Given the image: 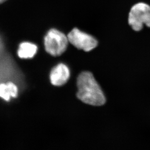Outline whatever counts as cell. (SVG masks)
Here are the masks:
<instances>
[{
  "instance_id": "1",
  "label": "cell",
  "mask_w": 150,
  "mask_h": 150,
  "mask_svg": "<svg viewBox=\"0 0 150 150\" xmlns=\"http://www.w3.org/2000/svg\"><path fill=\"white\" fill-rule=\"evenodd\" d=\"M77 96L84 103L101 106L106 101L105 95L93 75L90 72L81 73L77 79Z\"/></svg>"
},
{
  "instance_id": "2",
  "label": "cell",
  "mask_w": 150,
  "mask_h": 150,
  "mask_svg": "<svg viewBox=\"0 0 150 150\" xmlns=\"http://www.w3.org/2000/svg\"><path fill=\"white\" fill-rule=\"evenodd\" d=\"M128 23L136 31H139L144 25L150 27V6L139 3L132 6L128 15Z\"/></svg>"
},
{
  "instance_id": "3",
  "label": "cell",
  "mask_w": 150,
  "mask_h": 150,
  "mask_svg": "<svg viewBox=\"0 0 150 150\" xmlns=\"http://www.w3.org/2000/svg\"><path fill=\"white\" fill-rule=\"evenodd\" d=\"M68 37L58 30L52 29L49 31L44 38V46L48 53L54 57L61 55L67 49Z\"/></svg>"
},
{
  "instance_id": "4",
  "label": "cell",
  "mask_w": 150,
  "mask_h": 150,
  "mask_svg": "<svg viewBox=\"0 0 150 150\" xmlns=\"http://www.w3.org/2000/svg\"><path fill=\"white\" fill-rule=\"evenodd\" d=\"M69 41L74 47L85 52H89L98 45V41L92 35L77 28L72 29L68 35Z\"/></svg>"
},
{
  "instance_id": "5",
  "label": "cell",
  "mask_w": 150,
  "mask_h": 150,
  "mask_svg": "<svg viewBox=\"0 0 150 150\" xmlns=\"http://www.w3.org/2000/svg\"><path fill=\"white\" fill-rule=\"evenodd\" d=\"M69 76L70 72L67 66L64 64H58L51 71V83L55 86H61L67 83Z\"/></svg>"
},
{
  "instance_id": "6",
  "label": "cell",
  "mask_w": 150,
  "mask_h": 150,
  "mask_svg": "<svg viewBox=\"0 0 150 150\" xmlns=\"http://www.w3.org/2000/svg\"><path fill=\"white\" fill-rule=\"evenodd\" d=\"M38 51V47L32 43L24 42L19 46L18 55L23 59L33 58Z\"/></svg>"
},
{
  "instance_id": "7",
  "label": "cell",
  "mask_w": 150,
  "mask_h": 150,
  "mask_svg": "<svg viewBox=\"0 0 150 150\" xmlns=\"http://www.w3.org/2000/svg\"><path fill=\"white\" fill-rule=\"evenodd\" d=\"M0 97L3 98L6 101L10 100L11 96L6 84L1 83L0 85Z\"/></svg>"
},
{
  "instance_id": "8",
  "label": "cell",
  "mask_w": 150,
  "mask_h": 150,
  "mask_svg": "<svg viewBox=\"0 0 150 150\" xmlns=\"http://www.w3.org/2000/svg\"><path fill=\"white\" fill-rule=\"evenodd\" d=\"M6 85L11 97L13 98H16L18 93V89L17 86L14 83L11 82L8 83H6Z\"/></svg>"
},
{
  "instance_id": "9",
  "label": "cell",
  "mask_w": 150,
  "mask_h": 150,
  "mask_svg": "<svg viewBox=\"0 0 150 150\" xmlns=\"http://www.w3.org/2000/svg\"><path fill=\"white\" fill-rule=\"evenodd\" d=\"M6 1V0H0V4L4 3V2Z\"/></svg>"
}]
</instances>
